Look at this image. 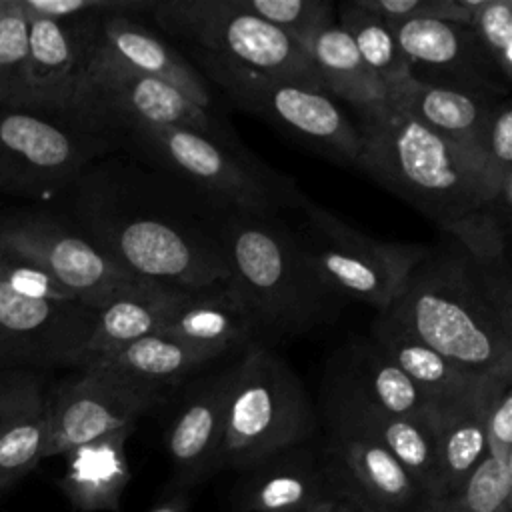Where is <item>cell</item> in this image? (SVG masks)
<instances>
[{"label": "cell", "instance_id": "b9f144b4", "mask_svg": "<svg viewBox=\"0 0 512 512\" xmlns=\"http://www.w3.org/2000/svg\"><path fill=\"white\" fill-rule=\"evenodd\" d=\"M188 506H190V500H188L186 490L182 488V490L170 494L168 498L160 500L158 504H154L148 512H188Z\"/></svg>", "mask_w": 512, "mask_h": 512}, {"label": "cell", "instance_id": "484cf974", "mask_svg": "<svg viewBox=\"0 0 512 512\" xmlns=\"http://www.w3.org/2000/svg\"><path fill=\"white\" fill-rule=\"evenodd\" d=\"M326 372L390 414L432 424L436 420V410L430 400L372 344L370 338L340 348L328 362Z\"/></svg>", "mask_w": 512, "mask_h": 512}, {"label": "cell", "instance_id": "ffe728a7", "mask_svg": "<svg viewBox=\"0 0 512 512\" xmlns=\"http://www.w3.org/2000/svg\"><path fill=\"white\" fill-rule=\"evenodd\" d=\"M236 512H306L332 486L320 448L300 444L240 472Z\"/></svg>", "mask_w": 512, "mask_h": 512}, {"label": "cell", "instance_id": "83f0119b", "mask_svg": "<svg viewBox=\"0 0 512 512\" xmlns=\"http://www.w3.org/2000/svg\"><path fill=\"white\" fill-rule=\"evenodd\" d=\"M182 292L184 290L148 282L98 308L88 358L110 354L138 338L160 332Z\"/></svg>", "mask_w": 512, "mask_h": 512}, {"label": "cell", "instance_id": "44dd1931", "mask_svg": "<svg viewBox=\"0 0 512 512\" xmlns=\"http://www.w3.org/2000/svg\"><path fill=\"white\" fill-rule=\"evenodd\" d=\"M94 48L134 72L170 84L200 108L212 110V92L196 66L134 18L102 16Z\"/></svg>", "mask_w": 512, "mask_h": 512}, {"label": "cell", "instance_id": "8fae6325", "mask_svg": "<svg viewBox=\"0 0 512 512\" xmlns=\"http://www.w3.org/2000/svg\"><path fill=\"white\" fill-rule=\"evenodd\" d=\"M0 256L42 270L92 310L148 284L118 268L62 214L46 208L0 210Z\"/></svg>", "mask_w": 512, "mask_h": 512}, {"label": "cell", "instance_id": "ac0fdd59", "mask_svg": "<svg viewBox=\"0 0 512 512\" xmlns=\"http://www.w3.org/2000/svg\"><path fill=\"white\" fill-rule=\"evenodd\" d=\"M100 18L28 20L30 34L24 70L26 110L68 122L74 92L96 40Z\"/></svg>", "mask_w": 512, "mask_h": 512}, {"label": "cell", "instance_id": "d4e9b609", "mask_svg": "<svg viewBox=\"0 0 512 512\" xmlns=\"http://www.w3.org/2000/svg\"><path fill=\"white\" fill-rule=\"evenodd\" d=\"M370 340L412 380V384L430 400L434 410L448 406L472 394L484 382L494 380L460 368L384 314H376V320L370 326Z\"/></svg>", "mask_w": 512, "mask_h": 512}, {"label": "cell", "instance_id": "7402d4cb", "mask_svg": "<svg viewBox=\"0 0 512 512\" xmlns=\"http://www.w3.org/2000/svg\"><path fill=\"white\" fill-rule=\"evenodd\" d=\"M160 332L218 356L242 352L258 340L256 322L228 280L184 290Z\"/></svg>", "mask_w": 512, "mask_h": 512}, {"label": "cell", "instance_id": "52a82bcc", "mask_svg": "<svg viewBox=\"0 0 512 512\" xmlns=\"http://www.w3.org/2000/svg\"><path fill=\"white\" fill-rule=\"evenodd\" d=\"M68 122L108 138L116 148L134 126H178L238 142L232 128L212 110L200 108L170 84L104 56L94 44L74 92Z\"/></svg>", "mask_w": 512, "mask_h": 512}, {"label": "cell", "instance_id": "e0dca14e", "mask_svg": "<svg viewBox=\"0 0 512 512\" xmlns=\"http://www.w3.org/2000/svg\"><path fill=\"white\" fill-rule=\"evenodd\" d=\"M320 446L330 484L364 512H414L426 498L406 468L372 438L324 424Z\"/></svg>", "mask_w": 512, "mask_h": 512}, {"label": "cell", "instance_id": "4316f807", "mask_svg": "<svg viewBox=\"0 0 512 512\" xmlns=\"http://www.w3.org/2000/svg\"><path fill=\"white\" fill-rule=\"evenodd\" d=\"M506 378L484 382L472 394L436 410L434 434L440 498L450 496L486 452V416L498 386Z\"/></svg>", "mask_w": 512, "mask_h": 512}, {"label": "cell", "instance_id": "2e32d148", "mask_svg": "<svg viewBox=\"0 0 512 512\" xmlns=\"http://www.w3.org/2000/svg\"><path fill=\"white\" fill-rule=\"evenodd\" d=\"M320 420L364 434L386 448L430 498H440L434 424L390 414L324 372Z\"/></svg>", "mask_w": 512, "mask_h": 512}, {"label": "cell", "instance_id": "d590c367", "mask_svg": "<svg viewBox=\"0 0 512 512\" xmlns=\"http://www.w3.org/2000/svg\"><path fill=\"white\" fill-rule=\"evenodd\" d=\"M482 52L492 68L510 86L512 84V0H482L470 18Z\"/></svg>", "mask_w": 512, "mask_h": 512}, {"label": "cell", "instance_id": "d6986e66", "mask_svg": "<svg viewBox=\"0 0 512 512\" xmlns=\"http://www.w3.org/2000/svg\"><path fill=\"white\" fill-rule=\"evenodd\" d=\"M230 376L232 364L190 382L178 404L166 434L178 488L186 490L218 470Z\"/></svg>", "mask_w": 512, "mask_h": 512}, {"label": "cell", "instance_id": "9c48e42d", "mask_svg": "<svg viewBox=\"0 0 512 512\" xmlns=\"http://www.w3.org/2000/svg\"><path fill=\"white\" fill-rule=\"evenodd\" d=\"M294 210L300 214L294 230L322 278L346 300L364 302L376 314L396 300L428 252V244L372 238L304 194Z\"/></svg>", "mask_w": 512, "mask_h": 512}, {"label": "cell", "instance_id": "f1b7e54d", "mask_svg": "<svg viewBox=\"0 0 512 512\" xmlns=\"http://www.w3.org/2000/svg\"><path fill=\"white\" fill-rule=\"evenodd\" d=\"M322 90L346 100L354 114L388 102V92L378 76L364 64L350 36L334 22L322 28L306 48Z\"/></svg>", "mask_w": 512, "mask_h": 512}, {"label": "cell", "instance_id": "60d3db41", "mask_svg": "<svg viewBox=\"0 0 512 512\" xmlns=\"http://www.w3.org/2000/svg\"><path fill=\"white\" fill-rule=\"evenodd\" d=\"M332 486V484H330ZM306 512H364L360 510L350 498H346L342 492H338L334 486L318 498Z\"/></svg>", "mask_w": 512, "mask_h": 512}, {"label": "cell", "instance_id": "7c38bea8", "mask_svg": "<svg viewBox=\"0 0 512 512\" xmlns=\"http://www.w3.org/2000/svg\"><path fill=\"white\" fill-rule=\"evenodd\" d=\"M114 142L60 118L0 106V190L22 198L64 194Z\"/></svg>", "mask_w": 512, "mask_h": 512}, {"label": "cell", "instance_id": "9a60e30c", "mask_svg": "<svg viewBox=\"0 0 512 512\" xmlns=\"http://www.w3.org/2000/svg\"><path fill=\"white\" fill-rule=\"evenodd\" d=\"M414 82L484 96H510L466 24L410 18L388 26Z\"/></svg>", "mask_w": 512, "mask_h": 512}, {"label": "cell", "instance_id": "8992f818", "mask_svg": "<svg viewBox=\"0 0 512 512\" xmlns=\"http://www.w3.org/2000/svg\"><path fill=\"white\" fill-rule=\"evenodd\" d=\"M318 412L294 368L254 340L232 362L218 470L244 472L258 462L308 444Z\"/></svg>", "mask_w": 512, "mask_h": 512}, {"label": "cell", "instance_id": "836d02e7", "mask_svg": "<svg viewBox=\"0 0 512 512\" xmlns=\"http://www.w3.org/2000/svg\"><path fill=\"white\" fill-rule=\"evenodd\" d=\"M28 34V18L12 0H0V106L24 108Z\"/></svg>", "mask_w": 512, "mask_h": 512}, {"label": "cell", "instance_id": "3957f363", "mask_svg": "<svg viewBox=\"0 0 512 512\" xmlns=\"http://www.w3.org/2000/svg\"><path fill=\"white\" fill-rule=\"evenodd\" d=\"M354 168L416 208L442 232L492 206H506L484 166L390 102L356 114Z\"/></svg>", "mask_w": 512, "mask_h": 512}, {"label": "cell", "instance_id": "603a6c76", "mask_svg": "<svg viewBox=\"0 0 512 512\" xmlns=\"http://www.w3.org/2000/svg\"><path fill=\"white\" fill-rule=\"evenodd\" d=\"M498 100L500 98L496 96L426 86L414 80L406 82L398 92L388 96L392 106L476 158L486 172L488 168L482 156V140L488 118Z\"/></svg>", "mask_w": 512, "mask_h": 512}, {"label": "cell", "instance_id": "ba28073f", "mask_svg": "<svg viewBox=\"0 0 512 512\" xmlns=\"http://www.w3.org/2000/svg\"><path fill=\"white\" fill-rule=\"evenodd\" d=\"M150 12L190 50L324 92L308 52L238 0H154Z\"/></svg>", "mask_w": 512, "mask_h": 512}, {"label": "cell", "instance_id": "8d00e7d4", "mask_svg": "<svg viewBox=\"0 0 512 512\" xmlns=\"http://www.w3.org/2000/svg\"><path fill=\"white\" fill-rule=\"evenodd\" d=\"M482 156L492 176L500 198L506 206L512 208V104L510 96H504L492 108L488 118Z\"/></svg>", "mask_w": 512, "mask_h": 512}, {"label": "cell", "instance_id": "5b68a950", "mask_svg": "<svg viewBox=\"0 0 512 512\" xmlns=\"http://www.w3.org/2000/svg\"><path fill=\"white\" fill-rule=\"evenodd\" d=\"M120 146L234 212L280 216L302 198L288 176L256 160L240 142L178 126H134L120 138Z\"/></svg>", "mask_w": 512, "mask_h": 512}, {"label": "cell", "instance_id": "4fadbf2b", "mask_svg": "<svg viewBox=\"0 0 512 512\" xmlns=\"http://www.w3.org/2000/svg\"><path fill=\"white\" fill-rule=\"evenodd\" d=\"M172 390L106 364L88 362L80 374L46 390L44 458L64 456L80 444L136 426V420L160 406Z\"/></svg>", "mask_w": 512, "mask_h": 512}, {"label": "cell", "instance_id": "30bf717a", "mask_svg": "<svg viewBox=\"0 0 512 512\" xmlns=\"http://www.w3.org/2000/svg\"><path fill=\"white\" fill-rule=\"evenodd\" d=\"M192 58L204 80L220 86L238 108L292 134L324 158L354 166L360 136L332 96L204 52L192 50Z\"/></svg>", "mask_w": 512, "mask_h": 512}, {"label": "cell", "instance_id": "d6a6232c", "mask_svg": "<svg viewBox=\"0 0 512 512\" xmlns=\"http://www.w3.org/2000/svg\"><path fill=\"white\" fill-rule=\"evenodd\" d=\"M238 4L282 30L304 50L322 28L336 22V6L330 0H238Z\"/></svg>", "mask_w": 512, "mask_h": 512}, {"label": "cell", "instance_id": "7a4b0ae2", "mask_svg": "<svg viewBox=\"0 0 512 512\" xmlns=\"http://www.w3.org/2000/svg\"><path fill=\"white\" fill-rule=\"evenodd\" d=\"M378 314L472 374L512 376L510 272L478 264L446 234Z\"/></svg>", "mask_w": 512, "mask_h": 512}, {"label": "cell", "instance_id": "1f68e13d", "mask_svg": "<svg viewBox=\"0 0 512 512\" xmlns=\"http://www.w3.org/2000/svg\"><path fill=\"white\" fill-rule=\"evenodd\" d=\"M46 390L30 398L0 432V496L44 460Z\"/></svg>", "mask_w": 512, "mask_h": 512}, {"label": "cell", "instance_id": "ab89813d", "mask_svg": "<svg viewBox=\"0 0 512 512\" xmlns=\"http://www.w3.org/2000/svg\"><path fill=\"white\" fill-rule=\"evenodd\" d=\"M44 390L46 388L38 372L0 370V432L30 398Z\"/></svg>", "mask_w": 512, "mask_h": 512}, {"label": "cell", "instance_id": "7bdbcfd3", "mask_svg": "<svg viewBox=\"0 0 512 512\" xmlns=\"http://www.w3.org/2000/svg\"><path fill=\"white\" fill-rule=\"evenodd\" d=\"M414 512H468L464 508H460L458 504H454L450 498H430L426 496L418 508Z\"/></svg>", "mask_w": 512, "mask_h": 512}, {"label": "cell", "instance_id": "cb8c5ba5", "mask_svg": "<svg viewBox=\"0 0 512 512\" xmlns=\"http://www.w3.org/2000/svg\"><path fill=\"white\" fill-rule=\"evenodd\" d=\"M136 426H126L66 452L58 482L68 502L82 512H118L132 478L126 444Z\"/></svg>", "mask_w": 512, "mask_h": 512}, {"label": "cell", "instance_id": "f546056e", "mask_svg": "<svg viewBox=\"0 0 512 512\" xmlns=\"http://www.w3.org/2000/svg\"><path fill=\"white\" fill-rule=\"evenodd\" d=\"M220 358L216 352L192 346L174 336L156 332L138 338L110 354L96 356L90 362L106 364L134 378L176 388L184 378L202 366Z\"/></svg>", "mask_w": 512, "mask_h": 512}, {"label": "cell", "instance_id": "74e56055", "mask_svg": "<svg viewBox=\"0 0 512 512\" xmlns=\"http://www.w3.org/2000/svg\"><path fill=\"white\" fill-rule=\"evenodd\" d=\"M28 20H70L82 16L122 14L134 16L140 10H152V0H12Z\"/></svg>", "mask_w": 512, "mask_h": 512}, {"label": "cell", "instance_id": "5bb4252c", "mask_svg": "<svg viewBox=\"0 0 512 512\" xmlns=\"http://www.w3.org/2000/svg\"><path fill=\"white\" fill-rule=\"evenodd\" d=\"M96 310L76 300H36L0 280V370L82 368Z\"/></svg>", "mask_w": 512, "mask_h": 512}, {"label": "cell", "instance_id": "6da1fadb", "mask_svg": "<svg viewBox=\"0 0 512 512\" xmlns=\"http://www.w3.org/2000/svg\"><path fill=\"white\" fill-rule=\"evenodd\" d=\"M62 196V216L102 256L142 280L196 290L230 276V210L130 154L98 158Z\"/></svg>", "mask_w": 512, "mask_h": 512}, {"label": "cell", "instance_id": "277c9868", "mask_svg": "<svg viewBox=\"0 0 512 512\" xmlns=\"http://www.w3.org/2000/svg\"><path fill=\"white\" fill-rule=\"evenodd\" d=\"M226 256L228 284L268 346L332 324L348 302L322 278L294 226L280 216L230 210Z\"/></svg>", "mask_w": 512, "mask_h": 512}, {"label": "cell", "instance_id": "f35d334b", "mask_svg": "<svg viewBox=\"0 0 512 512\" xmlns=\"http://www.w3.org/2000/svg\"><path fill=\"white\" fill-rule=\"evenodd\" d=\"M486 454L512 462V378L504 380L486 416Z\"/></svg>", "mask_w": 512, "mask_h": 512}, {"label": "cell", "instance_id": "4dcf8cb0", "mask_svg": "<svg viewBox=\"0 0 512 512\" xmlns=\"http://www.w3.org/2000/svg\"><path fill=\"white\" fill-rule=\"evenodd\" d=\"M336 12V24L350 36L360 58L384 84L388 96L412 80L396 38L384 20L358 6L356 0L340 2Z\"/></svg>", "mask_w": 512, "mask_h": 512}, {"label": "cell", "instance_id": "e575fe53", "mask_svg": "<svg viewBox=\"0 0 512 512\" xmlns=\"http://www.w3.org/2000/svg\"><path fill=\"white\" fill-rule=\"evenodd\" d=\"M446 498L468 512H512V462L484 452L466 480Z\"/></svg>", "mask_w": 512, "mask_h": 512}]
</instances>
